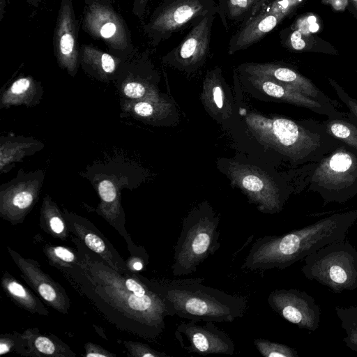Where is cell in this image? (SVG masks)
<instances>
[{"mask_svg": "<svg viewBox=\"0 0 357 357\" xmlns=\"http://www.w3.org/2000/svg\"><path fill=\"white\" fill-rule=\"evenodd\" d=\"M308 190L318 193L324 204H343L357 195V151L342 143L316 162Z\"/></svg>", "mask_w": 357, "mask_h": 357, "instance_id": "cell-5", "label": "cell"}, {"mask_svg": "<svg viewBox=\"0 0 357 357\" xmlns=\"http://www.w3.org/2000/svg\"><path fill=\"white\" fill-rule=\"evenodd\" d=\"M30 85V81L27 78H20L15 81L11 86V92L14 94H20L25 91Z\"/></svg>", "mask_w": 357, "mask_h": 357, "instance_id": "cell-31", "label": "cell"}, {"mask_svg": "<svg viewBox=\"0 0 357 357\" xmlns=\"http://www.w3.org/2000/svg\"><path fill=\"white\" fill-rule=\"evenodd\" d=\"M119 57L105 52L93 44H83L79 47V59L84 64L98 66L106 74H112L117 68Z\"/></svg>", "mask_w": 357, "mask_h": 357, "instance_id": "cell-20", "label": "cell"}, {"mask_svg": "<svg viewBox=\"0 0 357 357\" xmlns=\"http://www.w3.org/2000/svg\"><path fill=\"white\" fill-rule=\"evenodd\" d=\"M219 223L220 216L205 204L184 218L174 250V276L194 273L200 264L219 250Z\"/></svg>", "mask_w": 357, "mask_h": 357, "instance_id": "cell-4", "label": "cell"}, {"mask_svg": "<svg viewBox=\"0 0 357 357\" xmlns=\"http://www.w3.org/2000/svg\"><path fill=\"white\" fill-rule=\"evenodd\" d=\"M227 0H218V14L220 16L222 22L224 21V9Z\"/></svg>", "mask_w": 357, "mask_h": 357, "instance_id": "cell-38", "label": "cell"}, {"mask_svg": "<svg viewBox=\"0 0 357 357\" xmlns=\"http://www.w3.org/2000/svg\"><path fill=\"white\" fill-rule=\"evenodd\" d=\"M199 321L190 320L176 326L174 335L181 348L203 356L234 354V343L227 333L213 321H204V324Z\"/></svg>", "mask_w": 357, "mask_h": 357, "instance_id": "cell-10", "label": "cell"}, {"mask_svg": "<svg viewBox=\"0 0 357 357\" xmlns=\"http://www.w3.org/2000/svg\"><path fill=\"white\" fill-rule=\"evenodd\" d=\"M301 271L331 291L340 294L357 289V250L347 241L328 243L304 258Z\"/></svg>", "mask_w": 357, "mask_h": 357, "instance_id": "cell-6", "label": "cell"}, {"mask_svg": "<svg viewBox=\"0 0 357 357\" xmlns=\"http://www.w3.org/2000/svg\"><path fill=\"white\" fill-rule=\"evenodd\" d=\"M329 83L340 100L347 106L349 111L357 117V100L351 97L335 80L329 79Z\"/></svg>", "mask_w": 357, "mask_h": 357, "instance_id": "cell-24", "label": "cell"}, {"mask_svg": "<svg viewBox=\"0 0 357 357\" xmlns=\"http://www.w3.org/2000/svg\"><path fill=\"white\" fill-rule=\"evenodd\" d=\"M7 1L8 0H0V21H1L3 17Z\"/></svg>", "mask_w": 357, "mask_h": 357, "instance_id": "cell-39", "label": "cell"}, {"mask_svg": "<svg viewBox=\"0 0 357 357\" xmlns=\"http://www.w3.org/2000/svg\"><path fill=\"white\" fill-rule=\"evenodd\" d=\"M227 174L232 183L257 205L259 211L273 214L282 211L289 192L281 189L264 172L252 165L231 162Z\"/></svg>", "mask_w": 357, "mask_h": 357, "instance_id": "cell-9", "label": "cell"}, {"mask_svg": "<svg viewBox=\"0 0 357 357\" xmlns=\"http://www.w3.org/2000/svg\"><path fill=\"white\" fill-rule=\"evenodd\" d=\"M222 80L220 68L208 71L203 84L202 100L208 113L225 119L230 115V105L226 98Z\"/></svg>", "mask_w": 357, "mask_h": 357, "instance_id": "cell-17", "label": "cell"}, {"mask_svg": "<svg viewBox=\"0 0 357 357\" xmlns=\"http://www.w3.org/2000/svg\"><path fill=\"white\" fill-rule=\"evenodd\" d=\"M271 1V0H270Z\"/></svg>", "mask_w": 357, "mask_h": 357, "instance_id": "cell-47", "label": "cell"}, {"mask_svg": "<svg viewBox=\"0 0 357 357\" xmlns=\"http://www.w3.org/2000/svg\"><path fill=\"white\" fill-rule=\"evenodd\" d=\"M79 24L72 0H61L58 10L53 35L55 56L61 65L73 70L77 66L79 45Z\"/></svg>", "mask_w": 357, "mask_h": 357, "instance_id": "cell-13", "label": "cell"}, {"mask_svg": "<svg viewBox=\"0 0 357 357\" xmlns=\"http://www.w3.org/2000/svg\"><path fill=\"white\" fill-rule=\"evenodd\" d=\"M149 0H134L132 12L139 18H142Z\"/></svg>", "mask_w": 357, "mask_h": 357, "instance_id": "cell-33", "label": "cell"}, {"mask_svg": "<svg viewBox=\"0 0 357 357\" xmlns=\"http://www.w3.org/2000/svg\"><path fill=\"white\" fill-rule=\"evenodd\" d=\"M33 202V196L29 192H20L15 195L13 199L15 206L20 208L28 207Z\"/></svg>", "mask_w": 357, "mask_h": 357, "instance_id": "cell-28", "label": "cell"}, {"mask_svg": "<svg viewBox=\"0 0 357 357\" xmlns=\"http://www.w3.org/2000/svg\"><path fill=\"white\" fill-rule=\"evenodd\" d=\"M28 3L30 5L37 7L40 3L41 0H26Z\"/></svg>", "mask_w": 357, "mask_h": 357, "instance_id": "cell-41", "label": "cell"}, {"mask_svg": "<svg viewBox=\"0 0 357 357\" xmlns=\"http://www.w3.org/2000/svg\"><path fill=\"white\" fill-rule=\"evenodd\" d=\"M254 345L264 357H298V351L288 345L274 342L269 340L256 338Z\"/></svg>", "mask_w": 357, "mask_h": 357, "instance_id": "cell-22", "label": "cell"}, {"mask_svg": "<svg viewBox=\"0 0 357 357\" xmlns=\"http://www.w3.org/2000/svg\"><path fill=\"white\" fill-rule=\"evenodd\" d=\"M82 28L94 40L102 41L113 55L125 56L134 50L130 30L110 0L85 5Z\"/></svg>", "mask_w": 357, "mask_h": 357, "instance_id": "cell-8", "label": "cell"}, {"mask_svg": "<svg viewBox=\"0 0 357 357\" xmlns=\"http://www.w3.org/2000/svg\"><path fill=\"white\" fill-rule=\"evenodd\" d=\"M123 91L128 97L138 98L142 97L144 95L146 92V88L141 83L137 82H131L126 84Z\"/></svg>", "mask_w": 357, "mask_h": 357, "instance_id": "cell-26", "label": "cell"}, {"mask_svg": "<svg viewBox=\"0 0 357 357\" xmlns=\"http://www.w3.org/2000/svg\"><path fill=\"white\" fill-rule=\"evenodd\" d=\"M216 13V10L210 12L192 24L181 42L164 56L165 61L186 71L201 66L209 51L212 25Z\"/></svg>", "mask_w": 357, "mask_h": 357, "instance_id": "cell-12", "label": "cell"}, {"mask_svg": "<svg viewBox=\"0 0 357 357\" xmlns=\"http://www.w3.org/2000/svg\"><path fill=\"white\" fill-rule=\"evenodd\" d=\"M303 1V0H271L265 4L258 13L279 14L286 17Z\"/></svg>", "mask_w": 357, "mask_h": 357, "instance_id": "cell-23", "label": "cell"}, {"mask_svg": "<svg viewBox=\"0 0 357 357\" xmlns=\"http://www.w3.org/2000/svg\"><path fill=\"white\" fill-rule=\"evenodd\" d=\"M335 310L341 321L346 336L343 342L352 351L357 352V306H335Z\"/></svg>", "mask_w": 357, "mask_h": 357, "instance_id": "cell-21", "label": "cell"}, {"mask_svg": "<svg viewBox=\"0 0 357 357\" xmlns=\"http://www.w3.org/2000/svg\"><path fill=\"white\" fill-rule=\"evenodd\" d=\"M267 302L274 312L299 328L310 331L318 329L321 310L314 298L305 291L275 289L269 294Z\"/></svg>", "mask_w": 357, "mask_h": 357, "instance_id": "cell-11", "label": "cell"}, {"mask_svg": "<svg viewBox=\"0 0 357 357\" xmlns=\"http://www.w3.org/2000/svg\"><path fill=\"white\" fill-rule=\"evenodd\" d=\"M204 278L167 280L155 291L165 300L169 315L199 321L233 322L243 317L247 298L207 286Z\"/></svg>", "mask_w": 357, "mask_h": 357, "instance_id": "cell-3", "label": "cell"}, {"mask_svg": "<svg viewBox=\"0 0 357 357\" xmlns=\"http://www.w3.org/2000/svg\"><path fill=\"white\" fill-rule=\"evenodd\" d=\"M41 296L47 301H53L56 298V292L52 286L42 284L38 288Z\"/></svg>", "mask_w": 357, "mask_h": 357, "instance_id": "cell-32", "label": "cell"}, {"mask_svg": "<svg viewBox=\"0 0 357 357\" xmlns=\"http://www.w3.org/2000/svg\"><path fill=\"white\" fill-rule=\"evenodd\" d=\"M9 291L20 298H26V292L24 287L16 282H11L8 285Z\"/></svg>", "mask_w": 357, "mask_h": 357, "instance_id": "cell-34", "label": "cell"}, {"mask_svg": "<svg viewBox=\"0 0 357 357\" xmlns=\"http://www.w3.org/2000/svg\"><path fill=\"white\" fill-rule=\"evenodd\" d=\"M135 112L142 116H151L154 112L153 106L147 102H139L135 105Z\"/></svg>", "mask_w": 357, "mask_h": 357, "instance_id": "cell-30", "label": "cell"}, {"mask_svg": "<svg viewBox=\"0 0 357 357\" xmlns=\"http://www.w3.org/2000/svg\"><path fill=\"white\" fill-rule=\"evenodd\" d=\"M238 69L245 74L268 77L314 100L333 105L337 109L341 107L338 101L329 98L310 79L291 68L273 63H245Z\"/></svg>", "mask_w": 357, "mask_h": 357, "instance_id": "cell-14", "label": "cell"}, {"mask_svg": "<svg viewBox=\"0 0 357 357\" xmlns=\"http://www.w3.org/2000/svg\"><path fill=\"white\" fill-rule=\"evenodd\" d=\"M37 349L46 354H52L55 351V347L52 342L45 337H39L35 342Z\"/></svg>", "mask_w": 357, "mask_h": 357, "instance_id": "cell-29", "label": "cell"}, {"mask_svg": "<svg viewBox=\"0 0 357 357\" xmlns=\"http://www.w3.org/2000/svg\"><path fill=\"white\" fill-rule=\"evenodd\" d=\"M249 82L257 90L272 98L301 107L326 116L337 109L334 105L314 100L299 91L264 76L244 73Z\"/></svg>", "mask_w": 357, "mask_h": 357, "instance_id": "cell-15", "label": "cell"}, {"mask_svg": "<svg viewBox=\"0 0 357 357\" xmlns=\"http://www.w3.org/2000/svg\"><path fill=\"white\" fill-rule=\"evenodd\" d=\"M330 2L337 10L343 9L347 4V0H331Z\"/></svg>", "mask_w": 357, "mask_h": 357, "instance_id": "cell-37", "label": "cell"}, {"mask_svg": "<svg viewBox=\"0 0 357 357\" xmlns=\"http://www.w3.org/2000/svg\"><path fill=\"white\" fill-rule=\"evenodd\" d=\"M86 245L97 253H102L105 249L103 241L93 234H88L85 236Z\"/></svg>", "mask_w": 357, "mask_h": 357, "instance_id": "cell-27", "label": "cell"}, {"mask_svg": "<svg viewBox=\"0 0 357 357\" xmlns=\"http://www.w3.org/2000/svg\"><path fill=\"white\" fill-rule=\"evenodd\" d=\"M112 3H114L116 0H110Z\"/></svg>", "mask_w": 357, "mask_h": 357, "instance_id": "cell-46", "label": "cell"}, {"mask_svg": "<svg viewBox=\"0 0 357 357\" xmlns=\"http://www.w3.org/2000/svg\"><path fill=\"white\" fill-rule=\"evenodd\" d=\"M95 1H97V0H84V1L85 3V5L90 4V3H93Z\"/></svg>", "mask_w": 357, "mask_h": 357, "instance_id": "cell-44", "label": "cell"}, {"mask_svg": "<svg viewBox=\"0 0 357 357\" xmlns=\"http://www.w3.org/2000/svg\"><path fill=\"white\" fill-rule=\"evenodd\" d=\"M101 198L107 202H112L116 196V192L113 183L107 180L102 181L98 187Z\"/></svg>", "mask_w": 357, "mask_h": 357, "instance_id": "cell-25", "label": "cell"}, {"mask_svg": "<svg viewBox=\"0 0 357 357\" xmlns=\"http://www.w3.org/2000/svg\"><path fill=\"white\" fill-rule=\"evenodd\" d=\"M214 10L218 13L215 0H163L144 25V31L151 44L157 46Z\"/></svg>", "mask_w": 357, "mask_h": 357, "instance_id": "cell-7", "label": "cell"}, {"mask_svg": "<svg viewBox=\"0 0 357 357\" xmlns=\"http://www.w3.org/2000/svg\"><path fill=\"white\" fill-rule=\"evenodd\" d=\"M133 268L136 271H140L143 268V265L141 262L137 261L133 264Z\"/></svg>", "mask_w": 357, "mask_h": 357, "instance_id": "cell-42", "label": "cell"}, {"mask_svg": "<svg viewBox=\"0 0 357 357\" xmlns=\"http://www.w3.org/2000/svg\"><path fill=\"white\" fill-rule=\"evenodd\" d=\"M352 1V3L354 4V6L356 7V10H357V0H351Z\"/></svg>", "mask_w": 357, "mask_h": 357, "instance_id": "cell-45", "label": "cell"}, {"mask_svg": "<svg viewBox=\"0 0 357 357\" xmlns=\"http://www.w3.org/2000/svg\"><path fill=\"white\" fill-rule=\"evenodd\" d=\"M54 252L59 258L65 261L70 262L74 260V255L63 247L59 246L55 248Z\"/></svg>", "mask_w": 357, "mask_h": 357, "instance_id": "cell-35", "label": "cell"}, {"mask_svg": "<svg viewBox=\"0 0 357 357\" xmlns=\"http://www.w3.org/2000/svg\"><path fill=\"white\" fill-rule=\"evenodd\" d=\"M284 17L279 14L259 13L243 22L230 38L228 53L233 54L254 45L275 28Z\"/></svg>", "mask_w": 357, "mask_h": 357, "instance_id": "cell-16", "label": "cell"}, {"mask_svg": "<svg viewBox=\"0 0 357 357\" xmlns=\"http://www.w3.org/2000/svg\"><path fill=\"white\" fill-rule=\"evenodd\" d=\"M270 0H227L224 9V26L228 22H245L256 15Z\"/></svg>", "mask_w": 357, "mask_h": 357, "instance_id": "cell-19", "label": "cell"}, {"mask_svg": "<svg viewBox=\"0 0 357 357\" xmlns=\"http://www.w3.org/2000/svg\"><path fill=\"white\" fill-rule=\"evenodd\" d=\"M86 356H89V357H90V356H95V357H96V356H100V357H104V356H105V355H103V354H95V353H92V354H88L86 355Z\"/></svg>", "mask_w": 357, "mask_h": 357, "instance_id": "cell-43", "label": "cell"}, {"mask_svg": "<svg viewBox=\"0 0 357 357\" xmlns=\"http://www.w3.org/2000/svg\"><path fill=\"white\" fill-rule=\"evenodd\" d=\"M245 120L256 139L294 165L318 162L342 144L314 119L296 121L249 113Z\"/></svg>", "mask_w": 357, "mask_h": 357, "instance_id": "cell-2", "label": "cell"}, {"mask_svg": "<svg viewBox=\"0 0 357 357\" xmlns=\"http://www.w3.org/2000/svg\"><path fill=\"white\" fill-rule=\"evenodd\" d=\"M356 220L357 208L332 214L288 233L261 237L252 245L243 268H287L328 243L345 240Z\"/></svg>", "mask_w": 357, "mask_h": 357, "instance_id": "cell-1", "label": "cell"}, {"mask_svg": "<svg viewBox=\"0 0 357 357\" xmlns=\"http://www.w3.org/2000/svg\"><path fill=\"white\" fill-rule=\"evenodd\" d=\"M327 117L322 121L326 132L357 151V117L350 111L339 110Z\"/></svg>", "mask_w": 357, "mask_h": 357, "instance_id": "cell-18", "label": "cell"}, {"mask_svg": "<svg viewBox=\"0 0 357 357\" xmlns=\"http://www.w3.org/2000/svg\"><path fill=\"white\" fill-rule=\"evenodd\" d=\"M50 227L57 234L61 233L64 229L63 223L58 217H53L50 220Z\"/></svg>", "mask_w": 357, "mask_h": 357, "instance_id": "cell-36", "label": "cell"}, {"mask_svg": "<svg viewBox=\"0 0 357 357\" xmlns=\"http://www.w3.org/2000/svg\"><path fill=\"white\" fill-rule=\"evenodd\" d=\"M9 350L8 347L3 343H1L0 344V354H3L6 352H8Z\"/></svg>", "mask_w": 357, "mask_h": 357, "instance_id": "cell-40", "label": "cell"}]
</instances>
